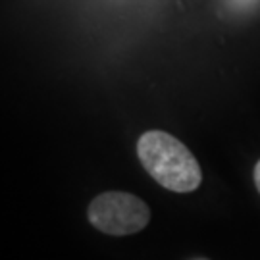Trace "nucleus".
Listing matches in <instances>:
<instances>
[{
    "label": "nucleus",
    "mask_w": 260,
    "mask_h": 260,
    "mask_svg": "<svg viewBox=\"0 0 260 260\" xmlns=\"http://www.w3.org/2000/svg\"><path fill=\"white\" fill-rule=\"evenodd\" d=\"M137 156L158 185L174 193H191L203 181V172L181 141L164 131H147L137 143Z\"/></svg>",
    "instance_id": "nucleus-1"
},
{
    "label": "nucleus",
    "mask_w": 260,
    "mask_h": 260,
    "mask_svg": "<svg viewBox=\"0 0 260 260\" xmlns=\"http://www.w3.org/2000/svg\"><path fill=\"white\" fill-rule=\"evenodd\" d=\"M87 216L99 232L108 235H131L147 228L150 210L139 197L123 191H108L93 199Z\"/></svg>",
    "instance_id": "nucleus-2"
},
{
    "label": "nucleus",
    "mask_w": 260,
    "mask_h": 260,
    "mask_svg": "<svg viewBox=\"0 0 260 260\" xmlns=\"http://www.w3.org/2000/svg\"><path fill=\"white\" fill-rule=\"evenodd\" d=\"M228 4H230L232 8L245 12V10H252L254 6H258L260 0H228Z\"/></svg>",
    "instance_id": "nucleus-3"
},
{
    "label": "nucleus",
    "mask_w": 260,
    "mask_h": 260,
    "mask_svg": "<svg viewBox=\"0 0 260 260\" xmlns=\"http://www.w3.org/2000/svg\"><path fill=\"white\" fill-rule=\"evenodd\" d=\"M254 183H256V189H258L260 193V160L256 162V166H254Z\"/></svg>",
    "instance_id": "nucleus-4"
}]
</instances>
